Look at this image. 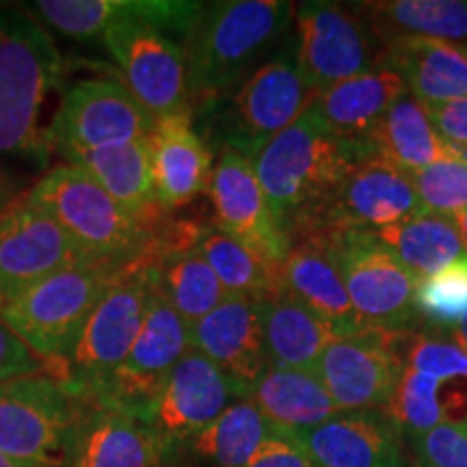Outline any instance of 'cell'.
Returning a JSON list of instances; mask_svg holds the SVG:
<instances>
[{
	"label": "cell",
	"mask_w": 467,
	"mask_h": 467,
	"mask_svg": "<svg viewBox=\"0 0 467 467\" xmlns=\"http://www.w3.org/2000/svg\"><path fill=\"white\" fill-rule=\"evenodd\" d=\"M285 0H219L203 11L184 42L189 102L213 109L238 89L295 22Z\"/></svg>",
	"instance_id": "6da1fadb"
},
{
	"label": "cell",
	"mask_w": 467,
	"mask_h": 467,
	"mask_svg": "<svg viewBox=\"0 0 467 467\" xmlns=\"http://www.w3.org/2000/svg\"><path fill=\"white\" fill-rule=\"evenodd\" d=\"M63 76L66 58L44 22L25 9H0V156L48 165L42 110Z\"/></svg>",
	"instance_id": "7a4b0ae2"
},
{
	"label": "cell",
	"mask_w": 467,
	"mask_h": 467,
	"mask_svg": "<svg viewBox=\"0 0 467 467\" xmlns=\"http://www.w3.org/2000/svg\"><path fill=\"white\" fill-rule=\"evenodd\" d=\"M355 143L337 139L317 102L251 159L262 191L285 236L340 182Z\"/></svg>",
	"instance_id": "3957f363"
},
{
	"label": "cell",
	"mask_w": 467,
	"mask_h": 467,
	"mask_svg": "<svg viewBox=\"0 0 467 467\" xmlns=\"http://www.w3.org/2000/svg\"><path fill=\"white\" fill-rule=\"evenodd\" d=\"M26 200L46 210L93 262L130 265L154 247L162 232L132 217L96 180L66 162L48 169Z\"/></svg>",
	"instance_id": "277c9868"
},
{
	"label": "cell",
	"mask_w": 467,
	"mask_h": 467,
	"mask_svg": "<svg viewBox=\"0 0 467 467\" xmlns=\"http://www.w3.org/2000/svg\"><path fill=\"white\" fill-rule=\"evenodd\" d=\"M126 266L89 262L66 268L5 303L0 320L44 361L46 372L57 379L93 309Z\"/></svg>",
	"instance_id": "5b68a950"
},
{
	"label": "cell",
	"mask_w": 467,
	"mask_h": 467,
	"mask_svg": "<svg viewBox=\"0 0 467 467\" xmlns=\"http://www.w3.org/2000/svg\"><path fill=\"white\" fill-rule=\"evenodd\" d=\"M162 249L165 230L148 254L130 262L115 279L104 299L93 309L83 334L57 375V381L85 402L98 399L137 340L156 284Z\"/></svg>",
	"instance_id": "8992f818"
},
{
	"label": "cell",
	"mask_w": 467,
	"mask_h": 467,
	"mask_svg": "<svg viewBox=\"0 0 467 467\" xmlns=\"http://www.w3.org/2000/svg\"><path fill=\"white\" fill-rule=\"evenodd\" d=\"M420 213L424 210L411 173L385 161L370 141H364L355 143L336 189L290 232V238L306 232L379 230Z\"/></svg>",
	"instance_id": "52a82bcc"
},
{
	"label": "cell",
	"mask_w": 467,
	"mask_h": 467,
	"mask_svg": "<svg viewBox=\"0 0 467 467\" xmlns=\"http://www.w3.org/2000/svg\"><path fill=\"white\" fill-rule=\"evenodd\" d=\"M87 402L48 372L0 383V452L63 467Z\"/></svg>",
	"instance_id": "ba28073f"
},
{
	"label": "cell",
	"mask_w": 467,
	"mask_h": 467,
	"mask_svg": "<svg viewBox=\"0 0 467 467\" xmlns=\"http://www.w3.org/2000/svg\"><path fill=\"white\" fill-rule=\"evenodd\" d=\"M318 96L301 72L295 44L284 46L232 91L219 121L223 150H234L251 161L273 137L312 109Z\"/></svg>",
	"instance_id": "9c48e42d"
},
{
	"label": "cell",
	"mask_w": 467,
	"mask_h": 467,
	"mask_svg": "<svg viewBox=\"0 0 467 467\" xmlns=\"http://www.w3.org/2000/svg\"><path fill=\"white\" fill-rule=\"evenodd\" d=\"M340 266L348 299L368 329L411 334L420 320V279L381 247L366 230L323 232Z\"/></svg>",
	"instance_id": "30bf717a"
},
{
	"label": "cell",
	"mask_w": 467,
	"mask_h": 467,
	"mask_svg": "<svg viewBox=\"0 0 467 467\" xmlns=\"http://www.w3.org/2000/svg\"><path fill=\"white\" fill-rule=\"evenodd\" d=\"M295 52L318 93L383 66L385 46L359 3H301L295 9Z\"/></svg>",
	"instance_id": "8fae6325"
},
{
	"label": "cell",
	"mask_w": 467,
	"mask_h": 467,
	"mask_svg": "<svg viewBox=\"0 0 467 467\" xmlns=\"http://www.w3.org/2000/svg\"><path fill=\"white\" fill-rule=\"evenodd\" d=\"M407 336L364 329L327 344L314 375L342 413L385 411L405 370Z\"/></svg>",
	"instance_id": "7c38bea8"
},
{
	"label": "cell",
	"mask_w": 467,
	"mask_h": 467,
	"mask_svg": "<svg viewBox=\"0 0 467 467\" xmlns=\"http://www.w3.org/2000/svg\"><path fill=\"white\" fill-rule=\"evenodd\" d=\"M156 119L121 80L85 78L63 93L46 128L50 151L100 150L107 145L148 139Z\"/></svg>",
	"instance_id": "4fadbf2b"
},
{
	"label": "cell",
	"mask_w": 467,
	"mask_h": 467,
	"mask_svg": "<svg viewBox=\"0 0 467 467\" xmlns=\"http://www.w3.org/2000/svg\"><path fill=\"white\" fill-rule=\"evenodd\" d=\"M189 350V327L154 284L137 340L93 405L121 409L145 420L171 370Z\"/></svg>",
	"instance_id": "5bb4252c"
},
{
	"label": "cell",
	"mask_w": 467,
	"mask_h": 467,
	"mask_svg": "<svg viewBox=\"0 0 467 467\" xmlns=\"http://www.w3.org/2000/svg\"><path fill=\"white\" fill-rule=\"evenodd\" d=\"M89 262L69 234L26 195L0 213V296L5 303L66 268Z\"/></svg>",
	"instance_id": "9a60e30c"
},
{
	"label": "cell",
	"mask_w": 467,
	"mask_h": 467,
	"mask_svg": "<svg viewBox=\"0 0 467 467\" xmlns=\"http://www.w3.org/2000/svg\"><path fill=\"white\" fill-rule=\"evenodd\" d=\"M102 44L121 72V83L154 117L191 110L184 46L143 25H119Z\"/></svg>",
	"instance_id": "2e32d148"
},
{
	"label": "cell",
	"mask_w": 467,
	"mask_h": 467,
	"mask_svg": "<svg viewBox=\"0 0 467 467\" xmlns=\"http://www.w3.org/2000/svg\"><path fill=\"white\" fill-rule=\"evenodd\" d=\"M238 399H247L241 385L234 383L213 361L191 348L178 361L161 394L151 402L145 422L178 457H182L186 443Z\"/></svg>",
	"instance_id": "e0dca14e"
},
{
	"label": "cell",
	"mask_w": 467,
	"mask_h": 467,
	"mask_svg": "<svg viewBox=\"0 0 467 467\" xmlns=\"http://www.w3.org/2000/svg\"><path fill=\"white\" fill-rule=\"evenodd\" d=\"M214 210V227L254 249L279 271L290 249V238L277 223L258 175L247 156L221 151L208 189Z\"/></svg>",
	"instance_id": "ac0fdd59"
},
{
	"label": "cell",
	"mask_w": 467,
	"mask_h": 467,
	"mask_svg": "<svg viewBox=\"0 0 467 467\" xmlns=\"http://www.w3.org/2000/svg\"><path fill=\"white\" fill-rule=\"evenodd\" d=\"M203 5L186 0H39L33 11L46 26L74 39L102 37L119 25H143L184 46Z\"/></svg>",
	"instance_id": "d6986e66"
},
{
	"label": "cell",
	"mask_w": 467,
	"mask_h": 467,
	"mask_svg": "<svg viewBox=\"0 0 467 467\" xmlns=\"http://www.w3.org/2000/svg\"><path fill=\"white\" fill-rule=\"evenodd\" d=\"M156 431L134 413L87 402L63 467H180Z\"/></svg>",
	"instance_id": "ffe728a7"
},
{
	"label": "cell",
	"mask_w": 467,
	"mask_h": 467,
	"mask_svg": "<svg viewBox=\"0 0 467 467\" xmlns=\"http://www.w3.org/2000/svg\"><path fill=\"white\" fill-rule=\"evenodd\" d=\"M191 348L241 385L244 392L271 368L258 301L227 295L191 329Z\"/></svg>",
	"instance_id": "44dd1931"
},
{
	"label": "cell",
	"mask_w": 467,
	"mask_h": 467,
	"mask_svg": "<svg viewBox=\"0 0 467 467\" xmlns=\"http://www.w3.org/2000/svg\"><path fill=\"white\" fill-rule=\"evenodd\" d=\"M148 143L151 180L162 213L189 206L208 192L214 159L192 124L191 110L156 119Z\"/></svg>",
	"instance_id": "7402d4cb"
},
{
	"label": "cell",
	"mask_w": 467,
	"mask_h": 467,
	"mask_svg": "<svg viewBox=\"0 0 467 467\" xmlns=\"http://www.w3.org/2000/svg\"><path fill=\"white\" fill-rule=\"evenodd\" d=\"M292 437L314 467H407L402 433L385 411L340 413Z\"/></svg>",
	"instance_id": "603a6c76"
},
{
	"label": "cell",
	"mask_w": 467,
	"mask_h": 467,
	"mask_svg": "<svg viewBox=\"0 0 467 467\" xmlns=\"http://www.w3.org/2000/svg\"><path fill=\"white\" fill-rule=\"evenodd\" d=\"M279 284L334 327L337 336L368 329L348 299L327 234L306 232L290 238L288 255L279 266Z\"/></svg>",
	"instance_id": "cb8c5ba5"
},
{
	"label": "cell",
	"mask_w": 467,
	"mask_h": 467,
	"mask_svg": "<svg viewBox=\"0 0 467 467\" xmlns=\"http://www.w3.org/2000/svg\"><path fill=\"white\" fill-rule=\"evenodd\" d=\"M197 230L200 225L192 223L165 227V249L156 268V285L189 331L227 296L223 284L192 247Z\"/></svg>",
	"instance_id": "d4e9b609"
},
{
	"label": "cell",
	"mask_w": 467,
	"mask_h": 467,
	"mask_svg": "<svg viewBox=\"0 0 467 467\" xmlns=\"http://www.w3.org/2000/svg\"><path fill=\"white\" fill-rule=\"evenodd\" d=\"M405 80L422 104L467 98V44L443 39L400 37L385 44L383 66Z\"/></svg>",
	"instance_id": "484cf974"
},
{
	"label": "cell",
	"mask_w": 467,
	"mask_h": 467,
	"mask_svg": "<svg viewBox=\"0 0 467 467\" xmlns=\"http://www.w3.org/2000/svg\"><path fill=\"white\" fill-rule=\"evenodd\" d=\"M148 139L107 145L100 150H69L58 156L66 165L78 167L91 180H96L132 217L143 223L159 225L162 210L151 180Z\"/></svg>",
	"instance_id": "4316f807"
},
{
	"label": "cell",
	"mask_w": 467,
	"mask_h": 467,
	"mask_svg": "<svg viewBox=\"0 0 467 467\" xmlns=\"http://www.w3.org/2000/svg\"><path fill=\"white\" fill-rule=\"evenodd\" d=\"M405 93H409L407 85L399 74L379 67L320 91L317 109L337 139L364 143L381 117Z\"/></svg>",
	"instance_id": "83f0119b"
},
{
	"label": "cell",
	"mask_w": 467,
	"mask_h": 467,
	"mask_svg": "<svg viewBox=\"0 0 467 467\" xmlns=\"http://www.w3.org/2000/svg\"><path fill=\"white\" fill-rule=\"evenodd\" d=\"M247 399L255 402L273 429L285 435L314 429L342 413L314 372L292 368H268L251 385Z\"/></svg>",
	"instance_id": "f1b7e54d"
},
{
	"label": "cell",
	"mask_w": 467,
	"mask_h": 467,
	"mask_svg": "<svg viewBox=\"0 0 467 467\" xmlns=\"http://www.w3.org/2000/svg\"><path fill=\"white\" fill-rule=\"evenodd\" d=\"M258 306L271 366L314 372L320 353L337 336L334 327L285 290Z\"/></svg>",
	"instance_id": "f546056e"
},
{
	"label": "cell",
	"mask_w": 467,
	"mask_h": 467,
	"mask_svg": "<svg viewBox=\"0 0 467 467\" xmlns=\"http://www.w3.org/2000/svg\"><path fill=\"white\" fill-rule=\"evenodd\" d=\"M366 232L418 279L435 275L454 262L467 258L454 217L420 213L400 223Z\"/></svg>",
	"instance_id": "4dcf8cb0"
},
{
	"label": "cell",
	"mask_w": 467,
	"mask_h": 467,
	"mask_svg": "<svg viewBox=\"0 0 467 467\" xmlns=\"http://www.w3.org/2000/svg\"><path fill=\"white\" fill-rule=\"evenodd\" d=\"M251 399H238L182 451L191 467H247L268 437L275 435Z\"/></svg>",
	"instance_id": "1f68e13d"
},
{
	"label": "cell",
	"mask_w": 467,
	"mask_h": 467,
	"mask_svg": "<svg viewBox=\"0 0 467 467\" xmlns=\"http://www.w3.org/2000/svg\"><path fill=\"white\" fill-rule=\"evenodd\" d=\"M385 416L407 440L467 420V379H435L405 368Z\"/></svg>",
	"instance_id": "d6a6232c"
},
{
	"label": "cell",
	"mask_w": 467,
	"mask_h": 467,
	"mask_svg": "<svg viewBox=\"0 0 467 467\" xmlns=\"http://www.w3.org/2000/svg\"><path fill=\"white\" fill-rule=\"evenodd\" d=\"M372 148L402 171L413 173L454 154V148L437 134L424 104L411 93L399 98L368 137Z\"/></svg>",
	"instance_id": "836d02e7"
},
{
	"label": "cell",
	"mask_w": 467,
	"mask_h": 467,
	"mask_svg": "<svg viewBox=\"0 0 467 467\" xmlns=\"http://www.w3.org/2000/svg\"><path fill=\"white\" fill-rule=\"evenodd\" d=\"M359 9L383 46L400 37L467 42V0H381Z\"/></svg>",
	"instance_id": "e575fe53"
},
{
	"label": "cell",
	"mask_w": 467,
	"mask_h": 467,
	"mask_svg": "<svg viewBox=\"0 0 467 467\" xmlns=\"http://www.w3.org/2000/svg\"><path fill=\"white\" fill-rule=\"evenodd\" d=\"M192 247L208 262L227 295L262 301L282 290L275 266L268 265L238 238L217 230L214 225H202Z\"/></svg>",
	"instance_id": "d590c367"
},
{
	"label": "cell",
	"mask_w": 467,
	"mask_h": 467,
	"mask_svg": "<svg viewBox=\"0 0 467 467\" xmlns=\"http://www.w3.org/2000/svg\"><path fill=\"white\" fill-rule=\"evenodd\" d=\"M411 182L424 213L457 217L467 208V150L413 171Z\"/></svg>",
	"instance_id": "8d00e7d4"
},
{
	"label": "cell",
	"mask_w": 467,
	"mask_h": 467,
	"mask_svg": "<svg viewBox=\"0 0 467 467\" xmlns=\"http://www.w3.org/2000/svg\"><path fill=\"white\" fill-rule=\"evenodd\" d=\"M416 307L420 317L435 325L448 329L463 325L467 320V258L454 262L435 275L420 279Z\"/></svg>",
	"instance_id": "74e56055"
},
{
	"label": "cell",
	"mask_w": 467,
	"mask_h": 467,
	"mask_svg": "<svg viewBox=\"0 0 467 467\" xmlns=\"http://www.w3.org/2000/svg\"><path fill=\"white\" fill-rule=\"evenodd\" d=\"M405 368L435 379H467V350L451 331H411L405 337Z\"/></svg>",
	"instance_id": "f35d334b"
},
{
	"label": "cell",
	"mask_w": 467,
	"mask_h": 467,
	"mask_svg": "<svg viewBox=\"0 0 467 467\" xmlns=\"http://www.w3.org/2000/svg\"><path fill=\"white\" fill-rule=\"evenodd\" d=\"M413 467H467V420L409 437Z\"/></svg>",
	"instance_id": "ab89813d"
},
{
	"label": "cell",
	"mask_w": 467,
	"mask_h": 467,
	"mask_svg": "<svg viewBox=\"0 0 467 467\" xmlns=\"http://www.w3.org/2000/svg\"><path fill=\"white\" fill-rule=\"evenodd\" d=\"M46 372V364L0 320V383Z\"/></svg>",
	"instance_id": "60d3db41"
},
{
	"label": "cell",
	"mask_w": 467,
	"mask_h": 467,
	"mask_svg": "<svg viewBox=\"0 0 467 467\" xmlns=\"http://www.w3.org/2000/svg\"><path fill=\"white\" fill-rule=\"evenodd\" d=\"M435 130L452 148L467 150V98L441 104H424Z\"/></svg>",
	"instance_id": "b9f144b4"
},
{
	"label": "cell",
	"mask_w": 467,
	"mask_h": 467,
	"mask_svg": "<svg viewBox=\"0 0 467 467\" xmlns=\"http://www.w3.org/2000/svg\"><path fill=\"white\" fill-rule=\"evenodd\" d=\"M247 467H314V463L295 437L277 431L268 437Z\"/></svg>",
	"instance_id": "7bdbcfd3"
},
{
	"label": "cell",
	"mask_w": 467,
	"mask_h": 467,
	"mask_svg": "<svg viewBox=\"0 0 467 467\" xmlns=\"http://www.w3.org/2000/svg\"><path fill=\"white\" fill-rule=\"evenodd\" d=\"M17 197H20V191H17V184L14 182V178L0 167V213H3L11 202H16Z\"/></svg>",
	"instance_id": "ee69618b"
},
{
	"label": "cell",
	"mask_w": 467,
	"mask_h": 467,
	"mask_svg": "<svg viewBox=\"0 0 467 467\" xmlns=\"http://www.w3.org/2000/svg\"><path fill=\"white\" fill-rule=\"evenodd\" d=\"M0 467H46V465H37V463H28V461H20L9 457V454L0 452Z\"/></svg>",
	"instance_id": "f6af8a7d"
},
{
	"label": "cell",
	"mask_w": 467,
	"mask_h": 467,
	"mask_svg": "<svg viewBox=\"0 0 467 467\" xmlns=\"http://www.w3.org/2000/svg\"><path fill=\"white\" fill-rule=\"evenodd\" d=\"M451 331V334L454 336V340H457L461 347H463L465 350H467V320L463 325H459V327H454V329H448Z\"/></svg>",
	"instance_id": "bcb514c9"
},
{
	"label": "cell",
	"mask_w": 467,
	"mask_h": 467,
	"mask_svg": "<svg viewBox=\"0 0 467 467\" xmlns=\"http://www.w3.org/2000/svg\"><path fill=\"white\" fill-rule=\"evenodd\" d=\"M454 219H457L461 238H463V244H465V249H467V208L463 210V213H459Z\"/></svg>",
	"instance_id": "7dc6e473"
},
{
	"label": "cell",
	"mask_w": 467,
	"mask_h": 467,
	"mask_svg": "<svg viewBox=\"0 0 467 467\" xmlns=\"http://www.w3.org/2000/svg\"><path fill=\"white\" fill-rule=\"evenodd\" d=\"M3 306H5V301H3V296H0V312H3Z\"/></svg>",
	"instance_id": "c3c4849f"
},
{
	"label": "cell",
	"mask_w": 467,
	"mask_h": 467,
	"mask_svg": "<svg viewBox=\"0 0 467 467\" xmlns=\"http://www.w3.org/2000/svg\"><path fill=\"white\" fill-rule=\"evenodd\" d=\"M180 467H191L189 463H184V461H182V463H180Z\"/></svg>",
	"instance_id": "681fc988"
}]
</instances>
